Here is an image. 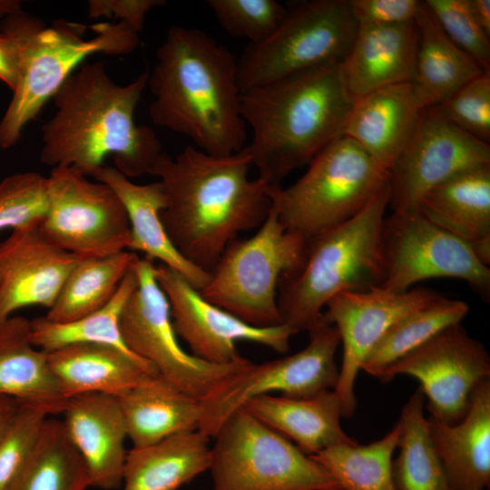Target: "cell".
<instances>
[{"mask_svg":"<svg viewBox=\"0 0 490 490\" xmlns=\"http://www.w3.org/2000/svg\"><path fill=\"white\" fill-rule=\"evenodd\" d=\"M152 122L189 137L196 148L227 156L244 148L237 59L201 30L172 26L156 51L148 83Z\"/></svg>","mask_w":490,"mask_h":490,"instance_id":"3","label":"cell"},{"mask_svg":"<svg viewBox=\"0 0 490 490\" xmlns=\"http://www.w3.org/2000/svg\"><path fill=\"white\" fill-rule=\"evenodd\" d=\"M470 11L478 26L490 37V1L468 0Z\"/></svg>","mask_w":490,"mask_h":490,"instance_id":"46","label":"cell"},{"mask_svg":"<svg viewBox=\"0 0 490 490\" xmlns=\"http://www.w3.org/2000/svg\"><path fill=\"white\" fill-rule=\"evenodd\" d=\"M213 437L212 490H340L318 462L244 407Z\"/></svg>","mask_w":490,"mask_h":490,"instance_id":"9","label":"cell"},{"mask_svg":"<svg viewBox=\"0 0 490 490\" xmlns=\"http://www.w3.org/2000/svg\"><path fill=\"white\" fill-rule=\"evenodd\" d=\"M422 111L413 83L388 85L354 102L344 136L389 172L414 133Z\"/></svg>","mask_w":490,"mask_h":490,"instance_id":"22","label":"cell"},{"mask_svg":"<svg viewBox=\"0 0 490 490\" xmlns=\"http://www.w3.org/2000/svg\"><path fill=\"white\" fill-rule=\"evenodd\" d=\"M210 437L198 429L127 452L122 490H178L208 471Z\"/></svg>","mask_w":490,"mask_h":490,"instance_id":"28","label":"cell"},{"mask_svg":"<svg viewBox=\"0 0 490 490\" xmlns=\"http://www.w3.org/2000/svg\"><path fill=\"white\" fill-rule=\"evenodd\" d=\"M306 253L307 242L286 230L271 204L266 220L251 237L235 239L227 246L199 292L251 326L280 325L279 279L297 272Z\"/></svg>","mask_w":490,"mask_h":490,"instance_id":"8","label":"cell"},{"mask_svg":"<svg viewBox=\"0 0 490 490\" xmlns=\"http://www.w3.org/2000/svg\"><path fill=\"white\" fill-rule=\"evenodd\" d=\"M388 195L387 181L355 217L307 243L300 269L279 282L282 324L297 333L308 331L336 295L380 287L381 232Z\"/></svg>","mask_w":490,"mask_h":490,"instance_id":"6","label":"cell"},{"mask_svg":"<svg viewBox=\"0 0 490 490\" xmlns=\"http://www.w3.org/2000/svg\"><path fill=\"white\" fill-rule=\"evenodd\" d=\"M18 46L14 37L0 29V80L12 91L18 78Z\"/></svg>","mask_w":490,"mask_h":490,"instance_id":"45","label":"cell"},{"mask_svg":"<svg viewBox=\"0 0 490 490\" xmlns=\"http://www.w3.org/2000/svg\"><path fill=\"white\" fill-rule=\"evenodd\" d=\"M137 258L129 250L103 258H79L44 317L54 322H67L102 308Z\"/></svg>","mask_w":490,"mask_h":490,"instance_id":"33","label":"cell"},{"mask_svg":"<svg viewBox=\"0 0 490 490\" xmlns=\"http://www.w3.org/2000/svg\"><path fill=\"white\" fill-rule=\"evenodd\" d=\"M308 332L309 343L300 351L260 364L248 359L201 399L198 430L213 437L233 412L248 401L272 392L308 397L334 389L339 375L335 359L340 345L338 331L323 313Z\"/></svg>","mask_w":490,"mask_h":490,"instance_id":"12","label":"cell"},{"mask_svg":"<svg viewBox=\"0 0 490 490\" xmlns=\"http://www.w3.org/2000/svg\"><path fill=\"white\" fill-rule=\"evenodd\" d=\"M50 415L44 407L19 404L0 436V490H11L26 469Z\"/></svg>","mask_w":490,"mask_h":490,"instance_id":"38","label":"cell"},{"mask_svg":"<svg viewBox=\"0 0 490 490\" xmlns=\"http://www.w3.org/2000/svg\"><path fill=\"white\" fill-rule=\"evenodd\" d=\"M243 407L309 456L336 445L358 443L342 429V408L333 389L308 397L260 396Z\"/></svg>","mask_w":490,"mask_h":490,"instance_id":"26","label":"cell"},{"mask_svg":"<svg viewBox=\"0 0 490 490\" xmlns=\"http://www.w3.org/2000/svg\"><path fill=\"white\" fill-rule=\"evenodd\" d=\"M88 26L64 19L50 25L22 10L3 18L0 29L18 46V78L13 98L0 121V147L7 149L21 137L66 79L94 54L125 55L140 44L139 33L124 22L92 25L94 35L85 38Z\"/></svg>","mask_w":490,"mask_h":490,"instance_id":"5","label":"cell"},{"mask_svg":"<svg viewBox=\"0 0 490 490\" xmlns=\"http://www.w3.org/2000/svg\"><path fill=\"white\" fill-rule=\"evenodd\" d=\"M61 414L65 431L85 464L91 487H120L128 436L119 397L101 393L74 396L66 400Z\"/></svg>","mask_w":490,"mask_h":490,"instance_id":"20","label":"cell"},{"mask_svg":"<svg viewBox=\"0 0 490 490\" xmlns=\"http://www.w3.org/2000/svg\"><path fill=\"white\" fill-rule=\"evenodd\" d=\"M148 78L143 72L120 85L103 63L82 64L53 97L56 110L42 129L40 161L89 177L113 156L114 167L130 179L150 174L162 147L152 128L134 121Z\"/></svg>","mask_w":490,"mask_h":490,"instance_id":"2","label":"cell"},{"mask_svg":"<svg viewBox=\"0 0 490 490\" xmlns=\"http://www.w3.org/2000/svg\"><path fill=\"white\" fill-rule=\"evenodd\" d=\"M46 353L66 400L88 393L120 397L158 375L150 364L109 345L72 344Z\"/></svg>","mask_w":490,"mask_h":490,"instance_id":"25","label":"cell"},{"mask_svg":"<svg viewBox=\"0 0 490 490\" xmlns=\"http://www.w3.org/2000/svg\"><path fill=\"white\" fill-rule=\"evenodd\" d=\"M400 432L397 421L382 438L370 444L336 445L310 456L330 474L340 490H397L392 462Z\"/></svg>","mask_w":490,"mask_h":490,"instance_id":"35","label":"cell"},{"mask_svg":"<svg viewBox=\"0 0 490 490\" xmlns=\"http://www.w3.org/2000/svg\"><path fill=\"white\" fill-rule=\"evenodd\" d=\"M46 211V177L23 172L0 182V231L39 226Z\"/></svg>","mask_w":490,"mask_h":490,"instance_id":"40","label":"cell"},{"mask_svg":"<svg viewBox=\"0 0 490 490\" xmlns=\"http://www.w3.org/2000/svg\"><path fill=\"white\" fill-rule=\"evenodd\" d=\"M383 279L379 288L406 291L419 281L454 278L490 299V268L463 240L427 220L417 209L385 217L381 232Z\"/></svg>","mask_w":490,"mask_h":490,"instance_id":"14","label":"cell"},{"mask_svg":"<svg viewBox=\"0 0 490 490\" xmlns=\"http://www.w3.org/2000/svg\"><path fill=\"white\" fill-rule=\"evenodd\" d=\"M469 311L466 302L441 295L397 322L375 346L361 370L377 377L442 329L461 323Z\"/></svg>","mask_w":490,"mask_h":490,"instance_id":"36","label":"cell"},{"mask_svg":"<svg viewBox=\"0 0 490 490\" xmlns=\"http://www.w3.org/2000/svg\"><path fill=\"white\" fill-rule=\"evenodd\" d=\"M222 29L230 36L257 44L283 20L287 7L276 0H207Z\"/></svg>","mask_w":490,"mask_h":490,"instance_id":"39","label":"cell"},{"mask_svg":"<svg viewBox=\"0 0 490 490\" xmlns=\"http://www.w3.org/2000/svg\"><path fill=\"white\" fill-rule=\"evenodd\" d=\"M441 295L423 287L402 292L374 288L342 292L328 302L324 313L337 328L343 348L338 379L333 390L344 417L355 412L356 379L371 350L397 322Z\"/></svg>","mask_w":490,"mask_h":490,"instance_id":"17","label":"cell"},{"mask_svg":"<svg viewBox=\"0 0 490 490\" xmlns=\"http://www.w3.org/2000/svg\"><path fill=\"white\" fill-rule=\"evenodd\" d=\"M416 209L470 246L490 240V165L465 172L435 187Z\"/></svg>","mask_w":490,"mask_h":490,"instance_id":"31","label":"cell"},{"mask_svg":"<svg viewBox=\"0 0 490 490\" xmlns=\"http://www.w3.org/2000/svg\"><path fill=\"white\" fill-rule=\"evenodd\" d=\"M38 227L12 230L0 243V325L22 308L49 309L79 259L49 242Z\"/></svg>","mask_w":490,"mask_h":490,"instance_id":"19","label":"cell"},{"mask_svg":"<svg viewBox=\"0 0 490 490\" xmlns=\"http://www.w3.org/2000/svg\"><path fill=\"white\" fill-rule=\"evenodd\" d=\"M422 1L349 0L358 25L397 24L415 21Z\"/></svg>","mask_w":490,"mask_h":490,"instance_id":"43","label":"cell"},{"mask_svg":"<svg viewBox=\"0 0 490 490\" xmlns=\"http://www.w3.org/2000/svg\"><path fill=\"white\" fill-rule=\"evenodd\" d=\"M471 136L490 142V74L473 79L446 101L426 108Z\"/></svg>","mask_w":490,"mask_h":490,"instance_id":"41","label":"cell"},{"mask_svg":"<svg viewBox=\"0 0 490 490\" xmlns=\"http://www.w3.org/2000/svg\"><path fill=\"white\" fill-rule=\"evenodd\" d=\"M428 420L451 490H489L490 378L475 388L460 421L449 425Z\"/></svg>","mask_w":490,"mask_h":490,"instance_id":"24","label":"cell"},{"mask_svg":"<svg viewBox=\"0 0 490 490\" xmlns=\"http://www.w3.org/2000/svg\"><path fill=\"white\" fill-rule=\"evenodd\" d=\"M490 165V145L428 109L388 176L392 212L415 210L429 191L465 172Z\"/></svg>","mask_w":490,"mask_h":490,"instance_id":"16","label":"cell"},{"mask_svg":"<svg viewBox=\"0 0 490 490\" xmlns=\"http://www.w3.org/2000/svg\"><path fill=\"white\" fill-rule=\"evenodd\" d=\"M20 402L0 396V436L14 416Z\"/></svg>","mask_w":490,"mask_h":490,"instance_id":"47","label":"cell"},{"mask_svg":"<svg viewBox=\"0 0 490 490\" xmlns=\"http://www.w3.org/2000/svg\"><path fill=\"white\" fill-rule=\"evenodd\" d=\"M133 270L138 285L123 307L120 322L126 348L177 388L203 399L248 359L216 364L185 351L173 327L168 299L155 279L153 260L138 257Z\"/></svg>","mask_w":490,"mask_h":490,"instance_id":"11","label":"cell"},{"mask_svg":"<svg viewBox=\"0 0 490 490\" xmlns=\"http://www.w3.org/2000/svg\"><path fill=\"white\" fill-rule=\"evenodd\" d=\"M425 402L417 389L400 414L399 453L392 462L397 490H451L425 416Z\"/></svg>","mask_w":490,"mask_h":490,"instance_id":"32","label":"cell"},{"mask_svg":"<svg viewBox=\"0 0 490 490\" xmlns=\"http://www.w3.org/2000/svg\"><path fill=\"white\" fill-rule=\"evenodd\" d=\"M0 396L62 413L66 399L47 353L31 340L30 320L12 316L0 325Z\"/></svg>","mask_w":490,"mask_h":490,"instance_id":"27","label":"cell"},{"mask_svg":"<svg viewBox=\"0 0 490 490\" xmlns=\"http://www.w3.org/2000/svg\"><path fill=\"white\" fill-rule=\"evenodd\" d=\"M352 139L342 136L324 148L307 172L287 188L271 185V204L286 230L307 243L355 217L388 181Z\"/></svg>","mask_w":490,"mask_h":490,"instance_id":"7","label":"cell"},{"mask_svg":"<svg viewBox=\"0 0 490 490\" xmlns=\"http://www.w3.org/2000/svg\"><path fill=\"white\" fill-rule=\"evenodd\" d=\"M92 177L107 184L122 201L131 229L129 251H141L152 260H160L199 291L206 286L211 273L186 260L164 229L161 213L166 207V195L161 181L137 184L115 167L104 165Z\"/></svg>","mask_w":490,"mask_h":490,"instance_id":"23","label":"cell"},{"mask_svg":"<svg viewBox=\"0 0 490 490\" xmlns=\"http://www.w3.org/2000/svg\"><path fill=\"white\" fill-rule=\"evenodd\" d=\"M21 11V4L16 0H0V18Z\"/></svg>","mask_w":490,"mask_h":490,"instance_id":"48","label":"cell"},{"mask_svg":"<svg viewBox=\"0 0 490 490\" xmlns=\"http://www.w3.org/2000/svg\"><path fill=\"white\" fill-rule=\"evenodd\" d=\"M84 462L62 420L48 417L26 469L11 490H86Z\"/></svg>","mask_w":490,"mask_h":490,"instance_id":"37","label":"cell"},{"mask_svg":"<svg viewBox=\"0 0 490 490\" xmlns=\"http://www.w3.org/2000/svg\"><path fill=\"white\" fill-rule=\"evenodd\" d=\"M0 278H1V268H0Z\"/></svg>","mask_w":490,"mask_h":490,"instance_id":"49","label":"cell"},{"mask_svg":"<svg viewBox=\"0 0 490 490\" xmlns=\"http://www.w3.org/2000/svg\"><path fill=\"white\" fill-rule=\"evenodd\" d=\"M155 279L165 293L174 329L195 357L216 364H229L242 358L237 343L249 341L279 353L289 349L297 332L285 324L251 326L207 301L199 290L164 265L155 266Z\"/></svg>","mask_w":490,"mask_h":490,"instance_id":"18","label":"cell"},{"mask_svg":"<svg viewBox=\"0 0 490 490\" xmlns=\"http://www.w3.org/2000/svg\"><path fill=\"white\" fill-rule=\"evenodd\" d=\"M163 0H91L88 2L90 18H116L139 33L147 14L154 7L164 5Z\"/></svg>","mask_w":490,"mask_h":490,"instance_id":"44","label":"cell"},{"mask_svg":"<svg viewBox=\"0 0 490 490\" xmlns=\"http://www.w3.org/2000/svg\"><path fill=\"white\" fill-rule=\"evenodd\" d=\"M341 64V63H340ZM340 64L297 73L240 95V113L252 132L242 151L270 185L309 165L344 135L354 104Z\"/></svg>","mask_w":490,"mask_h":490,"instance_id":"4","label":"cell"},{"mask_svg":"<svg viewBox=\"0 0 490 490\" xmlns=\"http://www.w3.org/2000/svg\"><path fill=\"white\" fill-rule=\"evenodd\" d=\"M418 33L413 86L423 109L438 104L485 73L443 31L422 1L415 18Z\"/></svg>","mask_w":490,"mask_h":490,"instance_id":"30","label":"cell"},{"mask_svg":"<svg viewBox=\"0 0 490 490\" xmlns=\"http://www.w3.org/2000/svg\"><path fill=\"white\" fill-rule=\"evenodd\" d=\"M132 447L155 444L175 434L199 428L201 400L184 393L159 375L119 397Z\"/></svg>","mask_w":490,"mask_h":490,"instance_id":"29","label":"cell"},{"mask_svg":"<svg viewBox=\"0 0 490 490\" xmlns=\"http://www.w3.org/2000/svg\"><path fill=\"white\" fill-rule=\"evenodd\" d=\"M250 166L242 150L216 156L188 145L174 157L162 152L152 169L166 195L161 219L169 239L207 272L240 233L257 230L270 212L271 185L250 179Z\"/></svg>","mask_w":490,"mask_h":490,"instance_id":"1","label":"cell"},{"mask_svg":"<svg viewBox=\"0 0 490 490\" xmlns=\"http://www.w3.org/2000/svg\"><path fill=\"white\" fill-rule=\"evenodd\" d=\"M445 34L490 74V37L478 26L468 0H426Z\"/></svg>","mask_w":490,"mask_h":490,"instance_id":"42","label":"cell"},{"mask_svg":"<svg viewBox=\"0 0 490 490\" xmlns=\"http://www.w3.org/2000/svg\"><path fill=\"white\" fill-rule=\"evenodd\" d=\"M38 230L49 242L78 258L129 250L125 208L107 184L91 181L73 167H54L46 177V211Z\"/></svg>","mask_w":490,"mask_h":490,"instance_id":"13","label":"cell"},{"mask_svg":"<svg viewBox=\"0 0 490 490\" xmlns=\"http://www.w3.org/2000/svg\"><path fill=\"white\" fill-rule=\"evenodd\" d=\"M407 375L420 383L431 418L455 424L467 412L475 388L490 378L485 347L460 323L451 325L385 369L379 379Z\"/></svg>","mask_w":490,"mask_h":490,"instance_id":"15","label":"cell"},{"mask_svg":"<svg viewBox=\"0 0 490 490\" xmlns=\"http://www.w3.org/2000/svg\"><path fill=\"white\" fill-rule=\"evenodd\" d=\"M417 43L415 21L358 25L352 46L340 64L352 100L388 85L413 83Z\"/></svg>","mask_w":490,"mask_h":490,"instance_id":"21","label":"cell"},{"mask_svg":"<svg viewBox=\"0 0 490 490\" xmlns=\"http://www.w3.org/2000/svg\"><path fill=\"white\" fill-rule=\"evenodd\" d=\"M137 285L132 266L113 298L102 308L67 322H54L45 317L30 320L33 344L45 352L72 344H103L134 356L122 340L120 322L123 307Z\"/></svg>","mask_w":490,"mask_h":490,"instance_id":"34","label":"cell"},{"mask_svg":"<svg viewBox=\"0 0 490 490\" xmlns=\"http://www.w3.org/2000/svg\"><path fill=\"white\" fill-rule=\"evenodd\" d=\"M358 28L349 0L297 4L263 41L249 44L237 59L240 93L348 55Z\"/></svg>","mask_w":490,"mask_h":490,"instance_id":"10","label":"cell"}]
</instances>
